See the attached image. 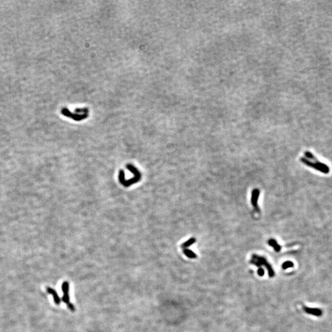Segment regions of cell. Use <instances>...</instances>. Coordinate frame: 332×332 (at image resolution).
I'll return each mask as SVG.
<instances>
[{
  "instance_id": "obj_11",
  "label": "cell",
  "mask_w": 332,
  "mask_h": 332,
  "mask_svg": "<svg viewBox=\"0 0 332 332\" xmlns=\"http://www.w3.org/2000/svg\"><path fill=\"white\" fill-rule=\"evenodd\" d=\"M293 262H290V261H287V262H284L283 264H282V268L283 269H287L288 268H290V267H293Z\"/></svg>"
},
{
  "instance_id": "obj_7",
  "label": "cell",
  "mask_w": 332,
  "mask_h": 332,
  "mask_svg": "<svg viewBox=\"0 0 332 332\" xmlns=\"http://www.w3.org/2000/svg\"><path fill=\"white\" fill-rule=\"evenodd\" d=\"M268 244L270 246H271L272 247H273V249H274V250L276 252H280V250H281V246L280 245H279L278 243L277 242V241L275 239H269Z\"/></svg>"
},
{
  "instance_id": "obj_6",
  "label": "cell",
  "mask_w": 332,
  "mask_h": 332,
  "mask_svg": "<svg viewBox=\"0 0 332 332\" xmlns=\"http://www.w3.org/2000/svg\"><path fill=\"white\" fill-rule=\"evenodd\" d=\"M304 311L312 315H316V316H320L322 315V311L319 309H315V308H304Z\"/></svg>"
},
{
  "instance_id": "obj_14",
  "label": "cell",
  "mask_w": 332,
  "mask_h": 332,
  "mask_svg": "<svg viewBox=\"0 0 332 332\" xmlns=\"http://www.w3.org/2000/svg\"><path fill=\"white\" fill-rule=\"evenodd\" d=\"M258 275H259L260 276H261V277L263 276L264 274H265V271H264V269H263V268H262V267H260V268L258 269Z\"/></svg>"
},
{
  "instance_id": "obj_8",
  "label": "cell",
  "mask_w": 332,
  "mask_h": 332,
  "mask_svg": "<svg viewBox=\"0 0 332 332\" xmlns=\"http://www.w3.org/2000/svg\"><path fill=\"white\" fill-rule=\"evenodd\" d=\"M183 252L187 257H188L189 258L194 259V258H197V255H196V253L195 252H193V251H191V250H189V249H183Z\"/></svg>"
},
{
  "instance_id": "obj_12",
  "label": "cell",
  "mask_w": 332,
  "mask_h": 332,
  "mask_svg": "<svg viewBox=\"0 0 332 332\" xmlns=\"http://www.w3.org/2000/svg\"><path fill=\"white\" fill-rule=\"evenodd\" d=\"M62 301L66 303V304H69L70 302V296H69V293H64V295H63V297H62Z\"/></svg>"
},
{
  "instance_id": "obj_1",
  "label": "cell",
  "mask_w": 332,
  "mask_h": 332,
  "mask_svg": "<svg viewBox=\"0 0 332 332\" xmlns=\"http://www.w3.org/2000/svg\"><path fill=\"white\" fill-rule=\"evenodd\" d=\"M304 155L307 158H308L309 159H313L314 161V162H311L309 160H308L307 159H306L305 158H301V161L303 164H304L306 166H309V167L314 168V169L318 170H320V171L322 172L323 173L327 174L329 172V169L328 168V167L324 165V164H323L322 163H320L319 161H318V160L314 158V156H313V154L311 153L306 151V152L304 153Z\"/></svg>"
},
{
  "instance_id": "obj_4",
  "label": "cell",
  "mask_w": 332,
  "mask_h": 332,
  "mask_svg": "<svg viewBox=\"0 0 332 332\" xmlns=\"http://www.w3.org/2000/svg\"><path fill=\"white\" fill-rule=\"evenodd\" d=\"M259 196H260V190L258 189H257V188L254 189L252 191V193L251 203H252V205H253L255 210L256 212H260V209H259L258 205V199H259Z\"/></svg>"
},
{
  "instance_id": "obj_13",
  "label": "cell",
  "mask_w": 332,
  "mask_h": 332,
  "mask_svg": "<svg viewBox=\"0 0 332 332\" xmlns=\"http://www.w3.org/2000/svg\"><path fill=\"white\" fill-rule=\"evenodd\" d=\"M66 305H67L68 308L71 311H72V312H75V310H76L75 307V306H74L72 303H70L69 304H66Z\"/></svg>"
},
{
  "instance_id": "obj_3",
  "label": "cell",
  "mask_w": 332,
  "mask_h": 332,
  "mask_svg": "<svg viewBox=\"0 0 332 332\" xmlns=\"http://www.w3.org/2000/svg\"><path fill=\"white\" fill-rule=\"evenodd\" d=\"M250 263L260 267L262 265L265 266L268 271L269 276L270 278H272L274 276V271L271 265L268 263L265 258L263 257H260L257 255H253L252 258L250 260Z\"/></svg>"
},
{
  "instance_id": "obj_10",
  "label": "cell",
  "mask_w": 332,
  "mask_h": 332,
  "mask_svg": "<svg viewBox=\"0 0 332 332\" xmlns=\"http://www.w3.org/2000/svg\"><path fill=\"white\" fill-rule=\"evenodd\" d=\"M69 289H70L69 283L67 281H65V282H63L62 285V290L63 293H69Z\"/></svg>"
},
{
  "instance_id": "obj_9",
  "label": "cell",
  "mask_w": 332,
  "mask_h": 332,
  "mask_svg": "<svg viewBox=\"0 0 332 332\" xmlns=\"http://www.w3.org/2000/svg\"><path fill=\"white\" fill-rule=\"evenodd\" d=\"M196 241V239L195 238V237H192V238H190L189 239H188L187 241H186L185 242H184L183 244H182V247L183 249H186L187 247H189L190 246L193 245V244L195 243V242Z\"/></svg>"
},
{
  "instance_id": "obj_5",
  "label": "cell",
  "mask_w": 332,
  "mask_h": 332,
  "mask_svg": "<svg viewBox=\"0 0 332 332\" xmlns=\"http://www.w3.org/2000/svg\"><path fill=\"white\" fill-rule=\"evenodd\" d=\"M46 291L48 293H50L52 295V297L54 299V303L57 304V305H59L60 304V302H61V299L59 297V296L58 295L57 292L54 290L53 288H50L49 287H48L46 288Z\"/></svg>"
},
{
  "instance_id": "obj_2",
  "label": "cell",
  "mask_w": 332,
  "mask_h": 332,
  "mask_svg": "<svg viewBox=\"0 0 332 332\" xmlns=\"http://www.w3.org/2000/svg\"><path fill=\"white\" fill-rule=\"evenodd\" d=\"M63 115L70 117L75 121H80L85 119L89 116V109L87 108H76L75 113L71 112L67 108H63L61 110Z\"/></svg>"
}]
</instances>
